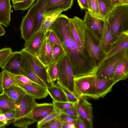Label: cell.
Masks as SVG:
<instances>
[{
  "instance_id": "6da1fadb",
  "label": "cell",
  "mask_w": 128,
  "mask_h": 128,
  "mask_svg": "<svg viewBox=\"0 0 128 128\" xmlns=\"http://www.w3.org/2000/svg\"><path fill=\"white\" fill-rule=\"evenodd\" d=\"M50 28L55 32L61 43L74 78L94 75L97 67L86 52L81 50L72 38L70 31L69 18L61 14Z\"/></svg>"
},
{
  "instance_id": "7a4b0ae2",
  "label": "cell",
  "mask_w": 128,
  "mask_h": 128,
  "mask_svg": "<svg viewBox=\"0 0 128 128\" xmlns=\"http://www.w3.org/2000/svg\"><path fill=\"white\" fill-rule=\"evenodd\" d=\"M106 21L110 26L112 42L121 32L128 30V4L115 6Z\"/></svg>"
},
{
  "instance_id": "3957f363",
  "label": "cell",
  "mask_w": 128,
  "mask_h": 128,
  "mask_svg": "<svg viewBox=\"0 0 128 128\" xmlns=\"http://www.w3.org/2000/svg\"><path fill=\"white\" fill-rule=\"evenodd\" d=\"M126 58H128V48L104 58L97 67L94 75L97 78L101 79H111L117 65Z\"/></svg>"
},
{
  "instance_id": "277c9868",
  "label": "cell",
  "mask_w": 128,
  "mask_h": 128,
  "mask_svg": "<svg viewBox=\"0 0 128 128\" xmlns=\"http://www.w3.org/2000/svg\"><path fill=\"white\" fill-rule=\"evenodd\" d=\"M20 52L22 64L37 75L47 86L53 84L48 74L47 66L37 56L28 52L23 48Z\"/></svg>"
},
{
  "instance_id": "5b68a950",
  "label": "cell",
  "mask_w": 128,
  "mask_h": 128,
  "mask_svg": "<svg viewBox=\"0 0 128 128\" xmlns=\"http://www.w3.org/2000/svg\"><path fill=\"white\" fill-rule=\"evenodd\" d=\"M58 63L57 81L73 93L74 78L71 64L66 54L58 61Z\"/></svg>"
},
{
  "instance_id": "8992f818",
  "label": "cell",
  "mask_w": 128,
  "mask_h": 128,
  "mask_svg": "<svg viewBox=\"0 0 128 128\" xmlns=\"http://www.w3.org/2000/svg\"><path fill=\"white\" fill-rule=\"evenodd\" d=\"M117 82L112 79H101L95 76L85 97L94 100L104 97L112 91L113 86Z\"/></svg>"
},
{
  "instance_id": "52a82bcc",
  "label": "cell",
  "mask_w": 128,
  "mask_h": 128,
  "mask_svg": "<svg viewBox=\"0 0 128 128\" xmlns=\"http://www.w3.org/2000/svg\"><path fill=\"white\" fill-rule=\"evenodd\" d=\"M37 6L36 2L30 7L21 22V36L25 42L29 40L35 32Z\"/></svg>"
},
{
  "instance_id": "ba28073f",
  "label": "cell",
  "mask_w": 128,
  "mask_h": 128,
  "mask_svg": "<svg viewBox=\"0 0 128 128\" xmlns=\"http://www.w3.org/2000/svg\"><path fill=\"white\" fill-rule=\"evenodd\" d=\"M84 49L96 67L105 57L106 55L101 49L100 42L94 38L86 29Z\"/></svg>"
},
{
  "instance_id": "9c48e42d",
  "label": "cell",
  "mask_w": 128,
  "mask_h": 128,
  "mask_svg": "<svg viewBox=\"0 0 128 128\" xmlns=\"http://www.w3.org/2000/svg\"><path fill=\"white\" fill-rule=\"evenodd\" d=\"M71 34L80 48L86 51L84 44L86 28L83 20L76 16L69 18Z\"/></svg>"
},
{
  "instance_id": "30bf717a",
  "label": "cell",
  "mask_w": 128,
  "mask_h": 128,
  "mask_svg": "<svg viewBox=\"0 0 128 128\" xmlns=\"http://www.w3.org/2000/svg\"><path fill=\"white\" fill-rule=\"evenodd\" d=\"M79 99L78 102L75 104L78 116L84 122L86 128H92L93 127L92 104L84 97L80 98Z\"/></svg>"
},
{
  "instance_id": "8fae6325",
  "label": "cell",
  "mask_w": 128,
  "mask_h": 128,
  "mask_svg": "<svg viewBox=\"0 0 128 128\" xmlns=\"http://www.w3.org/2000/svg\"><path fill=\"white\" fill-rule=\"evenodd\" d=\"M83 21L86 30L100 42L105 21L92 16L88 10L86 11Z\"/></svg>"
},
{
  "instance_id": "7c38bea8",
  "label": "cell",
  "mask_w": 128,
  "mask_h": 128,
  "mask_svg": "<svg viewBox=\"0 0 128 128\" xmlns=\"http://www.w3.org/2000/svg\"><path fill=\"white\" fill-rule=\"evenodd\" d=\"M95 76L94 75L74 78L73 93L78 99L82 97H85Z\"/></svg>"
},
{
  "instance_id": "4fadbf2b",
  "label": "cell",
  "mask_w": 128,
  "mask_h": 128,
  "mask_svg": "<svg viewBox=\"0 0 128 128\" xmlns=\"http://www.w3.org/2000/svg\"><path fill=\"white\" fill-rule=\"evenodd\" d=\"M22 56L20 51H15L12 52L8 60L2 68V70L12 74L22 75Z\"/></svg>"
},
{
  "instance_id": "5bb4252c",
  "label": "cell",
  "mask_w": 128,
  "mask_h": 128,
  "mask_svg": "<svg viewBox=\"0 0 128 128\" xmlns=\"http://www.w3.org/2000/svg\"><path fill=\"white\" fill-rule=\"evenodd\" d=\"M57 110L52 103H36L30 115L32 118L38 122Z\"/></svg>"
},
{
  "instance_id": "9a60e30c",
  "label": "cell",
  "mask_w": 128,
  "mask_h": 128,
  "mask_svg": "<svg viewBox=\"0 0 128 128\" xmlns=\"http://www.w3.org/2000/svg\"><path fill=\"white\" fill-rule=\"evenodd\" d=\"M45 37V34L40 29L35 32L28 42H25L23 49L30 54L37 56Z\"/></svg>"
},
{
  "instance_id": "2e32d148",
  "label": "cell",
  "mask_w": 128,
  "mask_h": 128,
  "mask_svg": "<svg viewBox=\"0 0 128 128\" xmlns=\"http://www.w3.org/2000/svg\"><path fill=\"white\" fill-rule=\"evenodd\" d=\"M128 30L121 32L112 43L105 58L112 56L128 48Z\"/></svg>"
},
{
  "instance_id": "e0dca14e",
  "label": "cell",
  "mask_w": 128,
  "mask_h": 128,
  "mask_svg": "<svg viewBox=\"0 0 128 128\" xmlns=\"http://www.w3.org/2000/svg\"><path fill=\"white\" fill-rule=\"evenodd\" d=\"M15 85L22 89L26 93L36 99L44 98L48 95L46 88L38 85L14 82Z\"/></svg>"
},
{
  "instance_id": "ac0fdd59",
  "label": "cell",
  "mask_w": 128,
  "mask_h": 128,
  "mask_svg": "<svg viewBox=\"0 0 128 128\" xmlns=\"http://www.w3.org/2000/svg\"><path fill=\"white\" fill-rule=\"evenodd\" d=\"M36 99L26 94L21 99L16 112L15 119L28 115L30 113L36 104Z\"/></svg>"
},
{
  "instance_id": "d6986e66",
  "label": "cell",
  "mask_w": 128,
  "mask_h": 128,
  "mask_svg": "<svg viewBox=\"0 0 128 128\" xmlns=\"http://www.w3.org/2000/svg\"><path fill=\"white\" fill-rule=\"evenodd\" d=\"M63 11H64V10L61 8L50 9L45 11L40 29L42 32L46 34L59 15Z\"/></svg>"
},
{
  "instance_id": "ffe728a7",
  "label": "cell",
  "mask_w": 128,
  "mask_h": 128,
  "mask_svg": "<svg viewBox=\"0 0 128 128\" xmlns=\"http://www.w3.org/2000/svg\"><path fill=\"white\" fill-rule=\"evenodd\" d=\"M53 46L46 36L37 57L46 66L50 64L52 60Z\"/></svg>"
},
{
  "instance_id": "44dd1931",
  "label": "cell",
  "mask_w": 128,
  "mask_h": 128,
  "mask_svg": "<svg viewBox=\"0 0 128 128\" xmlns=\"http://www.w3.org/2000/svg\"><path fill=\"white\" fill-rule=\"evenodd\" d=\"M112 42V36L110 26L106 21L104 22L100 41L101 49L106 54L108 51Z\"/></svg>"
},
{
  "instance_id": "7402d4cb",
  "label": "cell",
  "mask_w": 128,
  "mask_h": 128,
  "mask_svg": "<svg viewBox=\"0 0 128 128\" xmlns=\"http://www.w3.org/2000/svg\"><path fill=\"white\" fill-rule=\"evenodd\" d=\"M10 0H0V24L8 27L10 24L12 6Z\"/></svg>"
},
{
  "instance_id": "603a6c76",
  "label": "cell",
  "mask_w": 128,
  "mask_h": 128,
  "mask_svg": "<svg viewBox=\"0 0 128 128\" xmlns=\"http://www.w3.org/2000/svg\"><path fill=\"white\" fill-rule=\"evenodd\" d=\"M128 77V58L124 59L116 66L111 79L118 82Z\"/></svg>"
},
{
  "instance_id": "cb8c5ba5",
  "label": "cell",
  "mask_w": 128,
  "mask_h": 128,
  "mask_svg": "<svg viewBox=\"0 0 128 128\" xmlns=\"http://www.w3.org/2000/svg\"><path fill=\"white\" fill-rule=\"evenodd\" d=\"M3 92L10 98L16 109L18 108L21 99L26 94L22 89L15 85L5 89Z\"/></svg>"
},
{
  "instance_id": "d4e9b609",
  "label": "cell",
  "mask_w": 128,
  "mask_h": 128,
  "mask_svg": "<svg viewBox=\"0 0 128 128\" xmlns=\"http://www.w3.org/2000/svg\"><path fill=\"white\" fill-rule=\"evenodd\" d=\"M46 89L53 100L58 102H68L63 90L56 84L47 86Z\"/></svg>"
},
{
  "instance_id": "484cf974",
  "label": "cell",
  "mask_w": 128,
  "mask_h": 128,
  "mask_svg": "<svg viewBox=\"0 0 128 128\" xmlns=\"http://www.w3.org/2000/svg\"><path fill=\"white\" fill-rule=\"evenodd\" d=\"M73 2L74 0H48L45 11L56 8L66 11L71 8Z\"/></svg>"
},
{
  "instance_id": "4316f807",
  "label": "cell",
  "mask_w": 128,
  "mask_h": 128,
  "mask_svg": "<svg viewBox=\"0 0 128 128\" xmlns=\"http://www.w3.org/2000/svg\"><path fill=\"white\" fill-rule=\"evenodd\" d=\"M48 0H37L36 2L37 6L35 32H37L40 29Z\"/></svg>"
},
{
  "instance_id": "83f0119b",
  "label": "cell",
  "mask_w": 128,
  "mask_h": 128,
  "mask_svg": "<svg viewBox=\"0 0 128 128\" xmlns=\"http://www.w3.org/2000/svg\"><path fill=\"white\" fill-rule=\"evenodd\" d=\"M99 10L102 19L106 21L115 6L108 0H98Z\"/></svg>"
},
{
  "instance_id": "f1b7e54d",
  "label": "cell",
  "mask_w": 128,
  "mask_h": 128,
  "mask_svg": "<svg viewBox=\"0 0 128 128\" xmlns=\"http://www.w3.org/2000/svg\"><path fill=\"white\" fill-rule=\"evenodd\" d=\"M12 102L8 96L3 92L0 94V110L4 113L15 109Z\"/></svg>"
},
{
  "instance_id": "f546056e",
  "label": "cell",
  "mask_w": 128,
  "mask_h": 128,
  "mask_svg": "<svg viewBox=\"0 0 128 128\" xmlns=\"http://www.w3.org/2000/svg\"><path fill=\"white\" fill-rule=\"evenodd\" d=\"M14 86V82L8 73L2 70L0 73V92L2 93L5 89Z\"/></svg>"
},
{
  "instance_id": "4dcf8cb0",
  "label": "cell",
  "mask_w": 128,
  "mask_h": 128,
  "mask_svg": "<svg viewBox=\"0 0 128 128\" xmlns=\"http://www.w3.org/2000/svg\"><path fill=\"white\" fill-rule=\"evenodd\" d=\"M22 74L40 86L46 88L47 85L37 75L22 64Z\"/></svg>"
},
{
  "instance_id": "1f68e13d",
  "label": "cell",
  "mask_w": 128,
  "mask_h": 128,
  "mask_svg": "<svg viewBox=\"0 0 128 128\" xmlns=\"http://www.w3.org/2000/svg\"><path fill=\"white\" fill-rule=\"evenodd\" d=\"M47 72L49 78L52 84L57 80L58 69V62L50 63L47 66Z\"/></svg>"
},
{
  "instance_id": "d6a6232c",
  "label": "cell",
  "mask_w": 128,
  "mask_h": 128,
  "mask_svg": "<svg viewBox=\"0 0 128 128\" xmlns=\"http://www.w3.org/2000/svg\"><path fill=\"white\" fill-rule=\"evenodd\" d=\"M65 54V52L62 46L58 45H53L52 59L50 64L58 62Z\"/></svg>"
},
{
  "instance_id": "836d02e7",
  "label": "cell",
  "mask_w": 128,
  "mask_h": 128,
  "mask_svg": "<svg viewBox=\"0 0 128 128\" xmlns=\"http://www.w3.org/2000/svg\"><path fill=\"white\" fill-rule=\"evenodd\" d=\"M36 0H19L18 2L12 4L13 7L16 10H26L29 8Z\"/></svg>"
},
{
  "instance_id": "e575fe53",
  "label": "cell",
  "mask_w": 128,
  "mask_h": 128,
  "mask_svg": "<svg viewBox=\"0 0 128 128\" xmlns=\"http://www.w3.org/2000/svg\"><path fill=\"white\" fill-rule=\"evenodd\" d=\"M12 52L10 48H6L0 50V68L4 65Z\"/></svg>"
},
{
  "instance_id": "d590c367",
  "label": "cell",
  "mask_w": 128,
  "mask_h": 128,
  "mask_svg": "<svg viewBox=\"0 0 128 128\" xmlns=\"http://www.w3.org/2000/svg\"><path fill=\"white\" fill-rule=\"evenodd\" d=\"M88 11L92 16L103 20L100 14L98 0H91Z\"/></svg>"
},
{
  "instance_id": "8d00e7d4",
  "label": "cell",
  "mask_w": 128,
  "mask_h": 128,
  "mask_svg": "<svg viewBox=\"0 0 128 128\" xmlns=\"http://www.w3.org/2000/svg\"><path fill=\"white\" fill-rule=\"evenodd\" d=\"M56 84L59 86L63 90L66 96L68 102L76 104L78 102L79 99L75 95L58 81H57Z\"/></svg>"
},
{
  "instance_id": "74e56055",
  "label": "cell",
  "mask_w": 128,
  "mask_h": 128,
  "mask_svg": "<svg viewBox=\"0 0 128 128\" xmlns=\"http://www.w3.org/2000/svg\"><path fill=\"white\" fill-rule=\"evenodd\" d=\"M8 73L14 82L40 86L23 75L14 74Z\"/></svg>"
},
{
  "instance_id": "f35d334b",
  "label": "cell",
  "mask_w": 128,
  "mask_h": 128,
  "mask_svg": "<svg viewBox=\"0 0 128 128\" xmlns=\"http://www.w3.org/2000/svg\"><path fill=\"white\" fill-rule=\"evenodd\" d=\"M63 113L57 110L56 111L49 114L44 119L38 122L37 127L39 128L41 126L51 121L59 116Z\"/></svg>"
},
{
  "instance_id": "ab89813d",
  "label": "cell",
  "mask_w": 128,
  "mask_h": 128,
  "mask_svg": "<svg viewBox=\"0 0 128 128\" xmlns=\"http://www.w3.org/2000/svg\"><path fill=\"white\" fill-rule=\"evenodd\" d=\"M45 35L52 45H58L62 46L60 40L53 30L50 28Z\"/></svg>"
},
{
  "instance_id": "60d3db41",
  "label": "cell",
  "mask_w": 128,
  "mask_h": 128,
  "mask_svg": "<svg viewBox=\"0 0 128 128\" xmlns=\"http://www.w3.org/2000/svg\"><path fill=\"white\" fill-rule=\"evenodd\" d=\"M52 103L56 108L60 111L70 107L75 104L69 102H58L54 100L52 101Z\"/></svg>"
},
{
  "instance_id": "b9f144b4",
  "label": "cell",
  "mask_w": 128,
  "mask_h": 128,
  "mask_svg": "<svg viewBox=\"0 0 128 128\" xmlns=\"http://www.w3.org/2000/svg\"><path fill=\"white\" fill-rule=\"evenodd\" d=\"M61 122L58 117L40 126L39 128H61Z\"/></svg>"
},
{
  "instance_id": "7bdbcfd3",
  "label": "cell",
  "mask_w": 128,
  "mask_h": 128,
  "mask_svg": "<svg viewBox=\"0 0 128 128\" xmlns=\"http://www.w3.org/2000/svg\"><path fill=\"white\" fill-rule=\"evenodd\" d=\"M58 117L61 121L68 124H75L76 117L70 116L64 113L60 114Z\"/></svg>"
},
{
  "instance_id": "ee69618b",
  "label": "cell",
  "mask_w": 128,
  "mask_h": 128,
  "mask_svg": "<svg viewBox=\"0 0 128 128\" xmlns=\"http://www.w3.org/2000/svg\"><path fill=\"white\" fill-rule=\"evenodd\" d=\"M60 111L64 114L72 117H76L78 116L75 104L70 107Z\"/></svg>"
},
{
  "instance_id": "f6af8a7d",
  "label": "cell",
  "mask_w": 128,
  "mask_h": 128,
  "mask_svg": "<svg viewBox=\"0 0 128 128\" xmlns=\"http://www.w3.org/2000/svg\"><path fill=\"white\" fill-rule=\"evenodd\" d=\"M8 121H13L16 118V109L10 110L4 113Z\"/></svg>"
},
{
  "instance_id": "bcb514c9",
  "label": "cell",
  "mask_w": 128,
  "mask_h": 128,
  "mask_svg": "<svg viewBox=\"0 0 128 128\" xmlns=\"http://www.w3.org/2000/svg\"><path fill=\"white\" fill-rule=\"evenodd\" d=\"M81 10L86 9L88 11L89 7L88 0H77Z\"/></svg>"
},
{
  "instance_id": "7dc6e473",
  "label": "cell",
  "mask_w": 128,
  "mask_h": 128,
  "mask_svg": "<svg viewBox=\"0 0 128 128\" xmlns=\"http://www.w3.org/2000/svg\"><path fill=\"white\" fill-rule=\"evenodd\" d=\"M75 126L76 128H86L84 122L78 116L76 117Z\"/></svg>"
},
{
  "instance_id": "c3c4849f",
  "label": "cell",
  "mask_w": 128,
  "mask_h": 128,
  "mask_svg": "<svg viewBox=\"0 0 128 128\" xmlns=\"http://www.w3.org/2000/svg\"><path fill=\"white\" fill-rule=\"evenodd\" d=\"M0 121L6 124H9L11 121H8L4 113L0 114Z\"/></svg>"
},
{
  "instance_id": "681fc988",
  "label": "cell",
  "mask_w": 128,
  "mask_h": 128,
  "mask_svg": "<svg viewBox=\"0 0 128 128\" xmlns=\"http://www.w3.org/2000/svg\"><path fill=\"white\" fill-rule=\"evenodd\" d=\"M6 33L4 28L0 24V37L4 35Z\"/></svg>"
},
{
  "instance_id": "f907efd6",
  "label": "cell",
  "mask_w": 128,
  "mask_h": 128,
  "mask_svg": "<svg viewBox=\"0 0 128 128\" xmlns=\"http://www.w3.org/2000/svg\"><path fill=\"white\" fill-rule=\"evenodd\" d=\"M111 4L113 5L116 6L121 4L118 2V0H108Z\"/></svg>"
},
{
  "instance_id": "816d5d0a",
  "label": "cell",
  "mask_w": 128,
  "mask_h": 128,
  "mask_svg": "<svg viewBox=\"0 0 128 128\" xmlns=\"http://www.w3.org/2000/svg\"><path fill=\"white\" fill-rule=\"evenodd\" d=\"M119 3L121 4H128V0H118Z\"/></svg>"
},
{
  "instance_id": "f5cc1de1",
  "label": "cell",
  "mask_w": 128,
  "mask_h": 128,
  "mask_svg": "<svg viewBox=\"0 0 128 128\" xmlns=\"http://www.w3.org/2000/svg\"><path fill=\"white\" fill-rule=\"evenodd\" d=\"M61 121V128H67L68 124L64 122Z\"/></svg>"
},
{
  "instance_id": "db71d44e",
  "label": "cell",
  "mask_w": 128,
  "mask_h": 128,
  "mask_svg": "<svg viewBox=\"0 0 128 128\" xmlns=\"http://www.w3.org/2000/svg\"><path fill=\"white\" fill-rule=\"evenodd\" d=\"M67 128H76L75 124H68Z\"/></svg>"
},
{
  "instance_id": "11a10c76",
  "label": "cell",
  "mask_w": 128,
  "mask_h": 128,
  "mask_svg": "<svg viewBox=\"0 0 128 128\" xmlns=\"http://www.w3.org/2000/svg\"><path fill=\"white\" fill-rule=\"evenodd\" d=\"M8 124L4 123L0 121V128H5Z\"/></svg>"
},
{
  "instance_id": "9f6ffc18",
  "label": "cell",
  "mask_w": 128,
  "mask_h": 128,
  "mask_svg": "<svg viewBox=\"0 0 128 128\" xmlns=\"http://www.w3.org/2000/svg\"><path fill=\"white\" fill-rule=\"evenodd\" d=\"M12 4H14L18 2L19 0H11Z\"/></svg>"
},
{
  "instance_id": "6f0895ef",
  "label": "cell",
  "mask_w": 128,
  "mask_h": 128,
  "mask_svg": "<svg viewBox=\"0 0 128 128\" xmlns=\"http://www.w3.org/2000/svg\"><path fill=\"white\" fill-rule=\"evenodd\" d=\"M88 4H89V9H90V3L91 0H88Z\"/></svg>"
},
{
  "instance_id": "680465c9",
  "label": "cell",
  "mask_w": 128,
  "mask_h": 128,
  "mask_svg": "<svg viewBox=\"0 0 128 128\" xmlns=\"http://www.w3.org/2000/svg\"><path fill=\"white\" fill-rule=\"evenodd\" d=\"M2 113L1 111L0 110V114Z\"/></svg>"
}]
</instances>
